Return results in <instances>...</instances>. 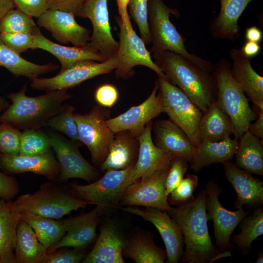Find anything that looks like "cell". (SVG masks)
I'll return each instance as SVG.
<instances>
[{
  "label": "cell",
  "instance_id": "obj_27",
  "mask_svg": "<svg viewBox=\"0 0 263 263\" xmlns=\"http://www.w3.org/2000/svg\"><path fill=\"white\" fill-rule=\"evenodd\" d=\"M139 144L136 137L128 131L114 133L109 146L107 155L101 165V169H125L136 163Z\"/></svg>",
  "mask_w": 263,
  "mask_h": 263
},
{
  "label": "cell",
  "instance_id": "obj_36",
  "mask_svg": "<svg viewBox=\"0 0 263 263\" xmlns=\"http://www.w3.org/2000/svg\"><path fill=\"white\" fill-rule=\"evenodd\" d=\"M235 165L251 174L263 176V140L245 132L239 141Z\"/></svg>",
  "mask_w": 263,
  "mask_h": 263
},
{
  "label": "cell",
  "instance_id": "obj_16",
  "mask_svg": "<svg viewBox=\"0 0 263 263\" xmlns=\"http://www.w3.org/2000/svg\"><path fill=\"white\" fill-rule=\"evenodd\" d=\"M121 209L139 216L154 225L165 244L168 263H177L180 261L185 250L183 234L176 222L166 211L152 207L141 209L128 206Z\"/></svg>",
  "mask_w": 263,
  "mask_h": 263
},
{
  "label": "cell",
  "instance_id": "obj_32",
  "mask_svg": "<svg viewBox=\"0 0 263 263\" xmlns=\"http://www.w3.org/2000/svg\"><path fill=\"white\" fill-rule=\"evenodd\" d=\"M21 219L30 225L39 241L47 249L58 242L71 226L74 217L56 221L28 211L20 212Z\"/></svg>",
  "mask_w": 263,
  "mask_h": 263
},
{
  "label": "cell",
  "instance_id": "obj_18",
  "mask_svg": "<svg viewBox=\"0 0 263 263\" xmlns=\"http://www.w3.org/2000/svg\"><path fill=\"white\" fill-rule=\"evenodd\" d=\"M75 17L69 12L49 9L38 18L37 24L49 31L60 43L85 46L90 41L91 31L78 24Z\"/></svg>",
  "mask_w": 263,
  "mask_h": 263
},
{
  "label": "cell",
  "instance_id": "obj_33",
  "mask_svg": "<svg viewBox=\"0 0 263 263\" xmlns=\"http://www.w3.org/2000/svg\"><path fill=\"white\" fill-rule=\"evenodd\" d=\"M122 255L137 263H163L167 258L166 250L158 246L147 232L137 233L126 240Z\"/></svg>",
  "mask_w": 263,
  "mask_h": 263
},
{
  "label": "cell",
  "instance_id": "obj_2",
  "mask_svg": "<svg viewBox=\"0 0 263 263\" xmlns=\"http://www.w3.org/2000/svg\"><path fill=\"white\" fill-rule=\"evenodd\" d=\"M153 56L168 81L180 88L203 112L216 100L217 87L211 73L171 51H162Z\"/></svg>",
  "mask_w": 263,
  "mask_h": 263
},
{
  "label": "cell",
  "instance_id": "obj_30",
  "mask_svg": "<svg viewBox=\"0 0 263 263\" xmlns=\"http://www.w3.org/2000/svg\"><path fill=\"white\" fill-rule=\"evenodd\" d=\"M234 131L231 119L221 109L216 100L203 112L198 126L200 143L204 141H222L230 137Z\"/></svg>",
  "mask_w": 263,
  "mask_h": 263
},
{
  "label": "cell",
  "instance_id": "obj_11",
  "mask_svg": "<svg viewBox=\"0 0 263 263\" xmlns=\"http://www.w3.org/2000/svg\"><path fill=\"white\" fill-rule=\"evenodd\" d=\"M205 190L207 216L208 221H213L216 245L219 252L228 251L232 247L230 239L233 231L249 212L242 208L236 211L225 209L219 199L223 190L214 179L206 183Z\"/></svg>",
  "mask_w": 263,
  "mask_h": 263
},
{
  "label": "cell",
  "instance_id": "obj_37",
  "mask_svg": "<svg viewBox=\"0 0 263 263\" xmlns=\"http://www.w3.org/2000/svg\"><path fill=\"white\" fill-rule=\"evenodd\" d=\"M241 232L231 236L230 240L237 248L244 254L251 250L253 241L263 234V208L262 207L254 208L252 213L248 214L239 224Z\"/></svg>",
  "mask_w": 263,
  "mask_h": 263
},
{
  "label": "cell",
  "instance_id": "obj_10",
  "mask_svg": "<svg viewBox=\"0 0 263 263\" xmlns=\"http://www.w3.org/2000/svg\"><path fill=\"white\" fill-rule=\"evenodd\" d=\"M119 28L118 49L116 54L118 66L115 69L116 77L127 79L134 74V67L141 65L155 72L159 77L168 80L166 75L151 58L145 43L133 28L128 33L119 16L115 18Z\"/></svg>",
  "mask_w": 263,
  "mask_h": 263
},
{
  "label": "cell",
  "instance_id": "obj_55",
  "mask_svg": "<svg viewBox=\"0 0 263 263\" xmlns=\"http://www.w3.org/2000/svg\"><path fill=\"white\" fill-rule=\"evenodd\" d=\"M15 7L12 0H0V19L9 10Z\"/></svg>",
  "mask_w": 263,
  "mask_h": 263
},
{
  "label": "cell",
  "instance_id": "obj_21",
  "mask_svg": "<svg viewBox=\"0 0 263 263\" xmlns=\"http://www.w3.org/2000/svg\"><path fill=\"white\" fill-rule=\"evenodd\" d=\"M0 168L9 174L31 172L54 181L58 176L60 166L52 150L40 155H9L0 153Z\"/></svg>",
  "mask_w": 263,
  "mask_h": 263
},
{
  "label": "cell",
  "instance_id": "obj_5",
  "mask_svg": "<svg viewBox=\"0 0 263 263\" xmlns=\"http://www.w3.org/2000/svg\"><path fill=\"white\" fill-rule=\"evenodd\" d=\"M211 74L217 87L216 102L231 119L234 139L239 141L258 114L251 108L249 99L232 77L231 64L226 60L213 64Z\"/></svg>",
  "mask_w": 263,
  "mask_h": 263
},
{
  "label": "cell",
  "instance_id": "obj_8",
  "mask_svg": "<svg viewBox=\"0 0 263 263\" xmlns=\"http://www.w3.org/2000/svg\"><path fill=\"white\" fill-rule=\"evenodd\" d=\"M159 90L164 113L187 134L195 148L200 144L198 126L203 112L180 88L158 76Z\"/></svg>",
  "mask_w": 263,
  "mask_h": 263
},
{
  "label": "cell",
  "instance_id": "obj_4",
  "mask_svg": "<svg viewBox=\"0 0 263 263\" xmlns=\"http://www.w3.org/2000/svg\"><path fill=\"white\" fill-rule=\"evenodd\" d=\"M172 14L178 18L179 11L168 6L163 0H148V24L153 55L164 51L180 54L211 73L213 64L200 56L189 53L185 45V38L169 19Z\"/></svg>",
  "mask_w": 263,
  "mask_h": 263
},
{
  "label": "cell",
  "instance_id": "obj_24",
  "mask_svg": "<svg viewBox=\"0 0 263 263\" xmlns=\"http://www.w3.org/2000/svg\"><path fill=\"white\" fill-rule=\"evenodd\" d=\"M32 34L34 38V49H42L54 55L61 64V71L82 60L104 62L109 59L88 44L84 46L69 47L56 43L46 38L38 27Z\"/></svg>",
  "mask_w": 263,
  "mask_h": 263
},
{
  "label": "cell",
  "instance_id": "obj_38",
  "mask_svg": "<svg viewBox=\"0 0 263 263\" xmlns=\"http://www.w3.org/2000/svg\"><path fill=\"white\" fill-rule=\"evenodd\" d=\"M49 136L39 129H26L22 132L19 154L36 155L51 150Z\"/></svg>",
  "mask_w": 263,
  "mask_h": 263
},
{
  "label": "cell",
  "instance_id": "obj_52",
  "mask_svg": "<svg viewBox=\"0 0 263 263\" xmlns=\"http://www.w3.org/2000/svg\"><path fill=\"white\" fill-rule=\"evenodd\" d=\"M258 116L255 121L250 123L247 132L261 140L263 139V110L257 112Z\"/></svg>",
  "mask_w": 263,
  "mask_h": 263
},
{
  "label": "cell",
  "instance_id": "obj_56",
  "mask_svg": "<svg viewBox=\"0 0 263 263\" xmlns=\"http://www.w3.org/2000/svg\"><path fill=\"white\" fill-rule=\"evenodd\" d=\"M9 106L8 102L0 94V113L3 112Z\"/></svg>",
  "mask_w": 263,
  "mask_h": 263
},
{
  "label": "cell",
  "instance_id": "obj_22",
  "mask_svg": "<svg viewBox=\"0 0 263 263\" xmlns=\"http://www.w3.org/2000/svg\"><path fill=\"white\" fill-rule=\"evenodd\" d=\"M229 56L232 62V77L255 105L256 112L263 110V77L254 70L251 64V58L246 57L241 49L232 48Z\"/></svg>",
  "mask_w": 263,
  "mask_h": 263
},
{
  "label": "cell",
  "instance_id": "obj_48",
  "mask_svg": "<svg viewBox=\"0 0 263 263\" xmlns=\"http://www.w3.org/2000/svg\"><path fill=\"white\" fill-rule=\"evenodd\" d=\"M97 103L103 107L111 108L118 98L116 88L110 84H104L98 87L94 94Z\"/></svg>",
  "mask_w": 263,
  "mask_h": 263
},
{
  "label": "cell",
  "instance_id": "obj_41",
  "mask_svg": "<svg viewBox=\"0 0 263 263\" xmlns=\"http://www.w3.org/2000/svg\"><path fill=\"white\" fill-rule=\"evenodd\" d=\"M128 14L137 25L141 38L145 44L151 42L148 24V0H130Z\"/></svg>",
  "mask_w": 263,
  "mask_h": 263
},
{
  "label": "cell",
  "instance_id": "obj_1",
  "mask_svg": "<svg viewBox=\"0 0 263 263\" xmlns=\"http://www.w3.org/2000/svg\"><path fill=\"white\" fill-rule=\"evenodd\" d=\"M206 190H202L193 201L172 207L166 212L182 231L185 249L180 261L183 263H210L218 253L208 230Z\"/></svg>",
  "mask_w": 263,
  "mask_h": 263
},
{
  "label": "cell",
  "instance_id": "obj_40",
  "mask_svg": "<svg viewBox=\"0 0 263 263\" xmlns=\"http://www.w3.org/2000/svg\"><path fill=\"white\" fill-rule=\"evenodd\" d=\"M75 109L73 105L64 104L61 110L48 121L46 126L62 132L76 143L80 141L74 117Z\"/></svg>",
  "mask_w": 263,
  "mask_h": 263
},
{
  "label": "cell",
  "instance_id": "obj_57",
  "mask_svg": "<svg viewBox=\"0 0 263 263\" xmlns=\"http://www.w3.org/2000/svg\"><path fill=\"white\" fill-rule=\"evenodd\" d=\"M255 263H263V253L260 252L258 254V258L255 262Z\"/></svg>",
  "mask_w": 263,
  "mask_h": 263
},
{
  "label": "cell",
  "instance_id": "obj_34",
  "mask_svg": "<svg viewBox=\"0 0 263 263\" xmlns=\"http://www.w3.org/2000/svg\"><path fill=\"white\" fill-rule=\"evenodd\" d=\"M0 66L7 69L14 75L23 76L31 80L40 75L57 69L59 66L49 63L39 65L22 58L7 46L0 38Z\"/></svg>",
  "mask_w": 263,
  "mask_h": 263
},
{
  "label": "cell",
  "instance_id": "obj_15",
  "mask_svg": "<svg viewBox=\"0 0 263 263\" xmlns=\"http://www.w3.org/2000/svg\"><path fill=\"white\" fill-rule=\"evenodd\" d=\"M108 0H85L78 17L89 19L93 33L88 45L98 51L108 58L116 56L118 42L112 33L108 7Z\"/></svg>",
  "mask_w": 263,
  "mask_h": 263
},
{
  "label": "cell",
  "instance_id": "obj_6",
  "mask_svg": "<svg viewBox=\"0 0 263 263\" xmlns=\"http://www.w3.org/2000/svg\"><path fill=\"white\" fill-rule=\"evenodd\" d=\"M135 163L123 169H109L94 182L86 185L70 184L71 193L87 204L103 210L116 207L126 188L132 183Z\"/></svg>",
  "mask_w": 263,
  "mask_h": 263
},
{
  "label": "cell",
  "instance_id": "obj_12",
  "mask_svg": "<svg viewBox=\"0 0 263 263\" xmlns=\"http://www.w3.org/2000/svg\"><path fill=\"white\" fill-rule=\"evenodd\" d=\"M117 66L118 60L116 56L104 62L82 60L66 69L60 70L52 77H37L32 79L31 87L34 90L46 92L67 90L94 77L109 74L115 70Z\"/></svg>",
  "mask_w": 263,
  "mask_h": 263
},
{
  "label": "cell",
  "instance_id": "obj_43",
  "mask_svg": "<svg viewBox=\"0 0 263 263\" xmlns=\"http://www.w3.org/2000/svg\"><path fill=\"white\" fill-rule=\"evenodd\" d=\"M21 133L12 125L0 122V153L19 154Z\"/></svg>",
  "mask_w": 263,
  "mask_h": 263
},
{
  "label": "cell",
  "instance_id": "obj_31",
  "mask_svg": "<svg viewBox=\"0 0 263 263\" xmlns=\"http://www.w3.org/2000/svg\"><path fill=\"white\" fill-rule=\"evenodd\" d=\"M239 141L230 137L215 142L204 141L196 148L191 168L198 172L203 168L214 163H223L230 160L235 154Z\"/></svg>",
  "mask_w": 263,
  "mask_h": 263
},
{
  "label": "cell",
  "instance_id": "obj_29",
  "mask_svg": "<svg viewBox=\"0 0 263 263\" xmlns=\"http://www.w3.org/2000/svg\"><path fill=\"white\" fill-rule=\"evenodd\" d=\"M21 214L14 201L0 200V263H16L15 248Z\"/></svg>",
  "mask_w": 263,
  "mask_h": 263
},
{
  "label": "cell",
  "instance_id": "obj_35",
  "mask_svg": "<svg viewBox=\"0 0 263 263\" xmlns=\"http://www.w3.org/2000/svg\"><path fill=\"white\" fill-rule=\"evenodd\" d=\"M47 253L32 227L20 220L17 229L15 254L16 263H41Z\"/></svg>",
  "mask_w": 263,
  "mask_h": 263
},
{
  "label": "cell",
  "instance_id": "obj_50",
  "mask_svg": "<svg viewBox=\"0 0 263 263\" xmlns=\"http://www.w3.org/2000/svg\"><path fill=\"white\" fill-rule=\"evenodd\" d=\"M49 9H57L77 16L85 0H48Z\"/></svg>",
  "mask_w": 263,
  "mask_h": 263
},
{
  "label": "cell",
  "instance_id": "obj_13",
  "mask_svg": "<svg viewBox=\"0 0 263 263\" xmlns=\"http://www.w3.org/2000/svg\"><path fill=\"white\" fill-rule=\"evenodd\" d=\"M47 135L60 166V181L79 178L90 183L98 178V171L82 156L76 143L56 132Z\"/></svg>",
  "mask_w": 263,
  "mask_h": 263
},
{
  "label": "cell",
  "instance_id": "obj_51",
  "mask_svg": "<svg viewBox=\"0 0 263 263\" xmlns=\"http://www.w3.org/2000/svg\"><path fill=\"white\" fill-rule=\"evenodd\" d=\"M129 0H116L119 16L120 17L128 33H129L133 29L128 12V5Z\"/></svg>",
  "mask_w": 263,
  "mask_h": 263
},
{
  "label": "cell",
  "instance_id": "obj_20",
  "mask_svg": "<svg viewBox=\"0 0 263 263\" xmlns=\"http://www.w3.org/2000/svg\"><path fill=\"white\" fill-rule=\"evenodd\" d=\"M225 175L237 194L234 207L236 209L244 205L256 208L263 205V182L252 174L237 167L230 160L223 163Z\"/></svg>",
  "mask_w": 263,
  "mask_h": 263
},
{
  "label": "cell",
  "instance_id": "obj_23",
  "mask_svg": "<svg viewBox=\"0 0 263 263\" xmlns=\"http://www.w3.org/2000/svg\"><path fill=\"white\" fill-rule=\"evenodd\" d=\"M152 129L155 145L174 157H183L190 164L192 163L196 148L179 126L169 119L160 120L155 122Z\"/></svg>",
  "mask_w": 263,
  "mask_h": 263
},
{
  "label": "cell",
  "instance_id": "obj_39",
  "mask_svg": "<svg viewBox=\"0 0 263 263\" xmlns=\"http://www.w3.org/2000/svg\"><path fill=\"white\" fill-rule=\"evenodd\" d=\"M37 27L32 17L17 8L9 10L0 19V34L32 33Z\"/></svg>",
  "mask_w": 263,
  "mask_h": 263
},
{
  "label": "cell",
  "instance_id": "obj_46",
  "mask_svg": "<svg viewBox=\"0 0 263 263\" xmlns=\"http://www.w3.org/2000/svg\"><path fill=\"white\" fill-rule=\"evenodd\" d=\"M86 256L78 249H57L46 253L41 263H78L82 262Z\"/></svg>",
  "mask_w": 263,
  "mask_h": 263
},
{
  "label": "cell",
  "instance_id": "obj_42",
  "mask_svg": "<svg viewBox=\"0 0 263 263\" xmlns=\"http://www.w3.org/2000/svg\"><path fill=\"white\" fill-rule=\"evenodd\" d=\"M198 184L196 175L188 174L179 185L168 196V201L177 207L192 202L193 193Z\"/></svg>",
  "mask_w": 263,
  "mask_h": 263
},
{
  "label": "cell",
  "instance_id": "obj_53",
  "mask_svg": "<svg viewBox=\"0 0 263 263\" xmlns=\"http://www.w3.org/2000/svg\"><path fill=\"white\" fill-rule=\"evenodd\" d=\"M240 49L246 57L251 58L259 54L261 48L259 43L247 41Z\"/></svg>",
  "mask_w": 263,
  "mask_h": 263
},
{
  "label": "cell",
  "instance_id": "obj_28",
  "mask_svg": "<svg viewBox=\"0 0 263 263\" xmlns=\"http://www.w3.org/2000/svg\"><path fill=\"white\" fill-rule=\"evenodd\" d=\"M252 0H220V11L211 22L209 29L216 38L234 41L240 35L238 20Z\"/></svg>",
  "mask_w": 263,
  "mask_h": 263
},
{
  "label": "cell",
  "instance_id": "obj_47",
  "mask_svg": "<svg viewBox=\"0 0 263 263\" xmlns=\"http://www.w3.org/2000/svg\"><path fill=\"white\" fill-rule=\"evenodd\" d=\"M15 7L31 17L39 18L49 9L48 0H12Z\"/></svg>",
  "mask_w": 263,
  "mask_h": 263
},
{
  "label": "cell",
  "instance_id": "obj_9",
  "mask_svg": "<svg viewBox=\"0 0 263 263\" xmlns=\"http://www.w3.org/2000/svg\"><path fill=\"white\" fill-rule=\"evenodd\" d=\"M95 105L88 113H74L80 142L90 151L92 161L101 165L105 160L114 133L106 124L108 111Z\"/></svg>",
  "mask_w": 263,
  "mask_h": 263
},
{
  "label": "cell",
  "instance_id": "obj_44",
  "mask_svg": "<svg viewBox=\"0 0 263 263\" xmlns=\"http://www.w3.org/2000/svg\"><path fill=\"white\" fill-rule=\"evenodd\" d=\"M188 161L181 157H173L166 179L165 193L167 196L181 183L188 168Z\"/></svg>",
  "mask_w": 263,
  "mask_h": 263
},
{
  "label": "cell",
  "instance_id": "obj_17",
  "mask_svg": "<svg viewBox=\"0 0 263 263\" xmlns=\"http://www.w3.org/2000/svg\"><path fill=\"white\" fill-rule=\"evenodd\" d=\"M159 84L157 80L150 94L140 104L131 107L124 113L113 118L106 120V124L113 133L128 131L133 136L140 135L151 120L164 110L160 93L157 94Z\"/></svg>",
  "mask_w": 263,
  "mask_h": 263
},
{
  "label": "cell",
  "instance_id": "obj_7",
  "mask_svg": "<svg viewBox=\"0 0 263 263\" xmlns=\"http://www.w3.org/2000/svg\"><path fill=\"white\" fill-rule=\"evenodd\" d=\"M14 203L20 212L28 211L54 219L61 218L87 205L71 192L51 183L42 184L34 193L20 195Z\"/></svg>",
  "mask_w": 263,
  "mask_h": 263
},
{
  "label": "cell",
  "instance_id": "obj_26",
  "mask_svg": "<svg viewBox=\"0 0 263 263\" xmlns=\"http://www.w3.org/2000/svg\"><path fill=\"white\" fill-rule=\"evenodd\" d=\"M101 212V208L96 206L88 213L74 217L66 234L58 242L47 249V253L65 247L80 248L90 244L95 238Z\"/></svg>",
  "mask_w": 263,
  "mask_h": 263
},
{
  "label": "cell",
  "instance_id": "obj_14",
  "mask_svg": "<svg viewBox=\"0 0 263 263\" xmlns=\"http://www.w3.org/2000/svg\"><path fill=\"white\" fill-rule=\"evenodd\" d=\"M168 170H158L132 183L124 191L119 204L152 207L167 212L171 207L165 193Z\"/></svg>",
  "mask_w": 263,
  "mask_h": 263
},
{
  "label": "cell",
  "instance_id": "obj_19",
  "mask_svg": "<svg viewBox=\"0 0 263 263\" xmlns=\"http://www.w3.org/2000/svg\"><path fill=\"white\" fill-rule=\"evenodd\" d=\"M152 121L146 126L142 133L137 137L139 151L132 177V183L160 170H169L174 157L169 152L159 148L151 137Z\"/></svg>",
  "mask_w": 263,
  "mask_h": 263
},
{
  "label": "cell",
  "instance_id": "obj_3",
  "mask_svg": "<svg viewBox=\"0 0 263 263\" xmlns=\"http://www.w3.org/2000/svg\"><path fill=\"white\" fill-rule=\"evenodd\" d=\"M27 84L18 92L8 94L11 104L0 114V122L19 129H40L62 109L72 97L67 90L46 92L37 96H28Z\"/></svg>",
  "mask_w": 263,
  "mask_h": 263
},
{
  "label": "cell",
  "instance_id": "obj_45",
  "mask_svg": "<svg viewBox=\"0 0 263 263\" xmlns=\"http://www.w3.org/2000/svg\"><path fill=\"white\" fill-rule=\"evenodd\" d=\"M0 38L7 46L19 55L29 49H34V38L32 33H1Z\"/></svg>",
  "mask_w": 263,
  "mask_h": 263
},
{
  "label": "cell",
  "instance_id": "obj_25",
  "mask_svg": "<svg viewBox=\"0 0 263 263\" xmlns=\"http://www.w3.org/2000/svg\"><path fill=\"white\" fill-rule=\"evenodd\" d=\"M126 240L115 225L107 223L102 226L99 236L83 263H124L122 250Z\"/></svg>",
  "mask_w": 263,
  "mask_h": 263
},
{
  "label": "cell",
  "instance_id": "obj_54",
  "mask_svg": "<svg viewBox=\"0 0 263 263\" xmlns=\"http://www.w3.org/2000/svg\"><path fill=\"white\" fill-rule=\"evenodd\" d=\"M245 37L247 41L259 43L263 39V32L257 26H252L246 28Z\"/></svg>",
  "mask_w": 263,
  "mask_h": 263
},
{
  "label": "cell",
  "instance_id": "obj_49",
  "mask_svg": "<svg viewBox=\"0 0 263 263\" xmlns=\"http://www.w3.org/2000/svg\"><path fill=\"white\" fill-rule=\"evenodd\" d=\"M19 191V186L16 180L0 170V198L9 201Z\"/></svg>",
  "mask_w": 263,
  "mask_h": 263
}]
</instances>
